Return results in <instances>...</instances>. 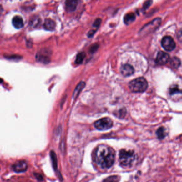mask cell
I'll use <instances>...</instances> for the list:
<instances>
[{"mask_svg": "<svg viewBox=\"0 0 182 182\" xmlns=\"http://www.w3.org/2000/svg\"><path fill=\"white\" fill-rule=\"evenodd\" d=\"M115 153L112 148L106 145H100L94 152V160L103 169L111 167L114 163Z\"/></svg>", "mask_w": 182, "mask_h": 182, "instance_id": "obj_1", "label": "cell"}, {"mask_svg": "<svg viewBox=\"0 0 182 182\" xmlns=\"http://www.w3.org/2000/svg\"><path fill=\"white\" fill-rule=\"evenodd\" d=\"M134 152L130 150L121 149L119 153V162L121 166L125 167H130L135 161Z\"/></svg>", "mask_w": 182, "mask_h": 182, "instance_id": "obj_2", "label": "cell"}, {"mask_svg": "<svg viewBox=\"0 0 182 182\" xmlns=\"http://www.w3.org/2000/svg\"><path fill=\"white\" fill-rule=\"evenodd\" d=\"M148 87V82L144 78H135L129 83L130 90L133 93H143Z\"/></svg>", "mask_w": 182, "mask_h": 182, "instance_id": "obj_3", "label": "cell"}, {"mask_svg": "<svg viewBox=\"0 0 182 182\" xmlns=\"http://www.w3.org/2000/svg\"><path fill=\"white\" fill-rule=\"evenodd\" d=\"M95 128L99 130H106L111 128L113 126V121L109 118H104L97 121L94 124Z\"/></svg>", "mask_w": 182, "mask_h": 182, "instance_id": "obj_4", "label": "cell"}, {"mask_svg": "<svg viewBox=\"0 0 182 182\" xmlns=\"http://www.w3.org/2000/svg\"><path fill=\"white\" fill-rule=\"evenodd\" d=\"M161 45L166 51H171L174 50L176 47L175 41L171 37L166 36L163 38L161 41Z\"/></svg>", "mask_w": 182, "mask_h": 182, "instance_id": "obj_5", "label": "cell"}, {"mask_svg": "<svg viewBox=\"0 0 182 182\" xmlns=\"http://www.w3.org/2000/svg\"><path fill=\"white\" fill-rule=\"evenodd\" d=\"M13 169L16 173H23L28 169V164L24 161H19L13 164Z\"/></svg>", "mask_w": 182, "mask_h": 182, "instance_id": "obj_6", "label": "cell"}, {"mask_svg": "<svg viewBox=\"0 0 182 182\" xmlns=\"http://www.w3.org/2000/svg\"><path fill=\"white\" fill-rule=\"evenodd\" d=\"M169 60V55L167 53L160 51L158 53L157 58H156V63L160 65H164V64H167Z\"/></svg>", "mask_w": 182, "mask_h": 182, "instance_id": "obj_7", "label": "cell"}, {"mask_svg": "<svg viewBox=\"0 0 182 182\" xmlns=\"http://www.w3.org/2000/svg\"><path fill=\"white\" fill-rule=\"evenodd\" d=\"M121 73L124 77H129L134 73V69L129 64H124L121 68Z\"/></svg>", "mask_w": 182, "mask_h": 182, "instance_id": "obj_8", "label": "cell"}, {"mask_svg": "<svg viewBox=\"0 0 182 182\" xmlns=\"http://www.w3.org/2000/svg\"><path fill=\"white\" fill-rule=\"evenodd\" d=\"M78 0H66L65 2L66 9L68 12H72L77 8Z\"/></svg>", "mask_w": 182, "mask_h": 182, "instance_id": "obj_9", "label": "cell"}, {"mask_svg": "<svg viewBox=\"0 0 182 182\" xmlns=\"http://www.w3.org/2000/svg\"><path fill=\"white\" fill-rule=\"evenodd\" d=\"M13 25L15 28L20 29L24 26V21L22 17L19 16H16L13 18L12 20Z\"/></svg>", "mask_w": 182, "mask_h": 182, "instance_id": "obj_10", "label": "cell"}, {"mask_svg": "<svg viewBox=\"0 0 182 182\" xmlns=\"http://www.w3.org/2000/svg\"><path fill=\"white\" fill-rule=\"evenodd\" d=\"M45 52H40L37 54L36 58L38 62H41L44 64H48L50 61V57L44 53Z\"/></svg>", "mask_w": 182, "mask_h": 182, "instance_id": "obj_11", "label": "cell"}, {"mask_svg": "<svg viewBox=\"0 0 182 182\" xmlns=\"http://www.w3.org/2000/svg\"><path fill=\"white\" fill-rule=\"evenodd\" d=\"M56 24L53 20L50 19H47L44 23V28L47 31H53L55 28Z\"/></svg>", "mask_w": 182, "mask_h": 182, "instance_id": "obj_12", "label": "cell"}, {"mask_svg": "<svg viewBox=\"0 0 182 182\" xmlns=\"http://www.w3.org/2000/svg\"><path fill=\"white\" fill-rule=\"evenodd\" d=\"M135 19V15L133 13H129L124 17V22L127 25L131 24Z\"/></svg>", "mask_w": 182, "mask_h": 182, "instance_id": "obj_13", "label": "cell"}, {"mask_svg": "<svg viewBox=\"0 0 182 182\" xmlns=\"http://www.w3.org/2000/svg\"><path fill=\"white\" fill-rule=\"evenodd\" d=\"M85 85H86V84L84 82H81L80 83L78 84V86L76 87V89H75L74 92L73 94V97L74 99H75V98H77V97L78 96V95L80 94L81 91H82V89H83Z\"/></svg>", "mask_w": 182, "mask_h": 182, "instance_id": "obj_14", "label": "cell"}, {"mask_svg": "<svg viewBox=\"0 0 182 182\" xmlns=\"http://www.w3.org/2000/svg\"><path fill=\"white\" fill-rule=\"evenodd\" d=\"M157 135L159 139H163L167 135L166 129L164 127L159 128L157 130Z\"/></svg>", "mask_w": 182, "mask_h": 182, "instance_id": "obj_15", "label": "cell"}, {"mask_svg": "<svg viewBox=\"0 0 182 182\" xmlns=\"http://www.w3.org/2000/svg\"><path fill=\"white\" fill-rule=\"evenodd\" d=\"M170 64L172 68H177L180 66V60L178 58L174 57L173 58H171V60L170 61Z\"/></svg>", "mask_w": 182, "mask_h": 182, "instance_id": "obj_16", "label": "cell"}, {"mask_svg": "<svg viewBox=\"0 0 182 182\" xmlns=\"http://www.w3.org/2000/svg\"><path fill=\"white\" fill-rule=\"evenodd\" d=\"M85 56H86V55L84 53H78L77 56V57H76L75 61V64H78V65L81 64L83 61Z\"/></svg>", "mask_w": 182, "mask_h": 182, "instance_id": "obj_17", "label": "cell"}, {"mask_svg": "<svg viewBox=\"0 0 182 182\" xmlns=\"http://www.w3.org/2000/svg\"><path fill=\"white\" fill-rule=\"evenodd\" d=\"M169 93L171 95H175L176 94H182V90L179 89L178 86H173L170 89Z\"/></svg>", "mask_w": 182, "mask_h": 182, "instance_id": "obj_18", "label": "cell"}, {"mask_svg": "<svg viewBox=\"0 0 182 182\" xmlns=\"http://www.w3.org/2000/svg\"><path fill=\"white\" fill-rule=\"evenodd\" d=\"M50 157H51V160L53 161V168L55 170L57 169V158L56 155L55 154L53 151L50 152Z\"/></svg>", "mask_w": 182, "mask_h": 182, "instance_id": "obj_19", "label": "cell"}, {"mask_svg": "<svg viewBox=\"0 0 182 182\" xmlns=\"http://www.w3.org/2000/svg\"><path fill=\"white\" fill-rule=\"evenodd\" d=\"M102 20L100 18H97L96 20H95L94 23L93 24V26L95 27V28H99V26L100 25V23H101Z\"/></svg>", "mask_w": 182, "mask_h": 182, "instance_id": "obj_20", "label": "cell"}, {"mask_svg": "<svg viewBox=\"0 0 182 182\" xmlns=\"http://www.w3.org/2000/svg\"><path fill=\"white\" fill-rule=\"evenodd\" d=\"M177 38L179 39V40L180 42H182V29H180L179 31L177 32Z\"/></svg>", "mask_w": 182, "mask_h": 182, "instance_id": "obj_21", "label": "cell"}, {"mask_svg": "<svg viewBox=\"0 0 182 182\" xmlns=\"http://www.w3.org/2000/svg\"><path fill=\"white\" fill-rule=\"evenodd\" d=\"M117 176H112L110 177H109L108 179H106L105 180L107 181H117L118 180V178H117Z\"/></svg>", "mask_w": 182, "mask_h": 182, "instance_id": "obj_22", "label": "cell"}]
</instances>
